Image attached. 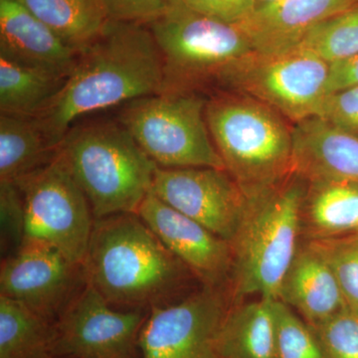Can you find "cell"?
<instances>
[{"label":"cell","mask_w":358,"mask_h":358,"mask_svg":"<svg viewBox=\"0 0 358 358\" xmlns=\"http://www.w3.org/2000/svg\"><path fill=\"white\" fill-rule=\"evenodd\" d=\"M164 83L162 54L148 26L108 20L78 53L62 89L35 117L59 148L80 117L162 93Z\"/></svg>","instance_id":"obj_1"},{"label":"cell","mask_w":358,"mask_h":358,"mask_svg":"<svg viewBox=\"0 0 358 358\" xmlns=\"http://www.w3.org/2000/svg\"><path fill=\"white\" fill-rule=\"evenodd\" d=\"M83 268L90 286L122 310L171 305L197 280L136 213L96 219Z\"/></svg>","instance_id":"obj_2"},{"label":"cell","mask_w":358,"mask_h":358,"mask_svg":"<svg viewBox=\"0 0 358 358\" xmlns=\"http://www.w3.org/2000/svg\"><path fill=\"white\" fill-rule=\"evenodd\" d=\"M305 179L296 173L248 197L231 240L232 268L227 291L233 303L249 296L278 299L282 279L298 251Z\"/></svg>","instance_id":"obj_3"},{"label":"cell","mask_w":358,"mask_h":358,"mask_svg":"<svg viewBox=\"0 0 358 358\" xmlns=\"http://www.w3.org/2000/svg\"><path fill=\"white\" fill-rule=\"evenodd\" d=\"M205 117L226 171L247 197L294 173L292 127L277 110L251 96L215 91Z\"/></svg>","instance_id":"obj_4"},{"label":"cell","mask_w":358,"mask_h":358,"mask_svg":"<svg viewBox=\"0 0 358 358\" xmlns=\"http://www.w3.org/2000/svg\"><path fill=\"white\" fill-rule=\"evenodd\" d=\"M58 154L86 195L95 220L136 213L152 192L157 166L121 122L72 127Z\"/></svg>","instance_id":"obj_5"},{"label":"cell","mask_w":358,"mask_h":358,"mask_svg":"<svg viewBox=\"0 0 358 358\" xmlns=\"http://www.w3.org/2000/svg\"><path fill=\"white\" fill-rule=\"evenodd\" d=\"M207 100L202 92H162L124 103L117 121L157 166L226 169L207 126Z\"/></svg>","instance_id":"obj_6"},{"label":"cell","mask_w":358,"mask_h":358,"mask_svg":"<svg viewBox=\"0 0 358 358\" xmlns=\"http://www.w3.org/2000/svg\"><path fill=\"white\" fill-rule=\"evenodd\" d=\"M148 26L164 63L162 92L203 93L226 66L254 51L236 25L192 10L180 0Z\"/></svg>","instance_id":"obj_7"},{"label":"cell","mask_w":358,"mask_h":358,"mask_svg":"<svg viewBox=\"0 0 358 358\" xmlns=\"http://www.w3.org/2000/svg\"><path fill=\"white\" fill-rule=\"evenodd\" d=\"M329 64L301 48L252 51L226 66L211 86L256 99L293 124L315 117L327 96Z\"/></svg>","instance_id":"obj_8"},{"label":"cell","mask_w":358,"mask_h":358,"mask_svg":"<svg viewBox=\"0 0 358 358\" xmlns=\"http://www.w3.org/2000/svg\"><path fill=\"white\" fill-rule=\"evenodd\" d=\"M24 205V240L43 242L83 264L93 231L88 199L62 157L14 183Z\"/></svg>","instance_id":"obj_9"},{"label":"cell","mask_w":358,"mask_h":358,"mask_svg":"<svg viewBox=\"0 0 358 358\" xmlns=\"http://www.w3.org/2000/svg\"><path fill=\"white\" fill-rule=\"evenodd\" d=\"M227 288L203 286L180 301L152 308L138 338L141 358H212L229 310Z\"/></svg>","instance_id":"obj_10"},{"label":"cell","mask_w":358,"mask_h":358,"mask_svg":"<svg viewBox=\"0 0 358 358\" xmlns=\"http://www.w3.org/2000/svg\"><path fill=\"white\" fill-rule=\"evenodd\" d=\"M150 310H122L87 282L55 326L56 358H134Z\"/></svg>","instance_id":"obj_11"},{"label":"cell","mask_w":358,"mask_h":358,"mask_svg":"<svg viewBox=\"0 0 358 358\" xmlns=\"http://www.w3.org/2000/svg\"><path fill=\"white\" fill-rule=\"evenodd\" d=\"M86 285L83 264L73 262L43 242L24 240L15 253L1 260L0 296L52 322Z\"/></svg>","instance_id":"obj_12"},{"label":"cell","mask_w":358,"mask_h":358,"mask_svg":"<svg viewBox=\"0 0 358 358\" xmlns=\"http://www.w3.org/2000/svg\"><path fill=\"white\" fill-rule=\"evenodd\" d=\"M150 192L229 242L248 204L236 180L226 169L215 167L157 166Z\"/></svg>","instance_id":"obj_13"},{"label":"cell","mask_w":358,"mask_h":358,"mask_svg":"<svg viewBox=\"0 0 358 358\" xmlns=\"http://www.w3.org/2000/svg\"><path fill=\"white\" fill-rule=\"evenodd\" d=\"M136 214L202 286L227 288L232 268L229 241L176 211L152 192Z\"/></svg>","instance_id":"obj_14"},{"label":"cell","mask_w":358,"mask_h":358,"mask_svg":"<svg viewBox=\"0 0 358 358\" xmlns=\"http://www.w3.org/2000/svg\"><path fill=\"white\" fill-rule=\"evenodd\" d=\"M358 3V0H278L258 6L236 24L254 51L292 50L315 26Z\"/></svg>","instance_id":"obj_15"},{"label":"cell","mask_w":358,"mask_h":358,"mask_svg":"<svg viewBox=\"0 0 358 358\" xmlns=\"http://www.w3.org/2000/svg\"><path fill=\"white\" fill-rule=\"evenodd\" d=\"M78 52L15 0H0V57L68 78Z\"/></svg>","instance_id":"obj_16"},{"label":"cell","mask_w":358,"mask_h":358,"mask_svg":"<svg viewBox=\"0 0 358 358\" xmlns=\"http://www.w3.org/2000/svg\"><path fill=\"white\" fill-rule=\"evenodd\" d=\"M294 173L305 180L358 183V136L320 117L292 126Z\"/></svg>","instance_id":"obj_17"},{"label":"cell","mask_w":358,"mask_h":358,"mask_svg":"<svg viewBox=\"0 0 358 358\" xmlns=\"http://www.w3.org/2000/svg\"><path fill=\"white\" fill-rule=\"evenodd\" d=\"M278 300L296 310L310 326L348 308L333 271L308 241L299 246L282 279Z\"/></svg>","instance_id":"obj_18"},{"label":"cell","mask_w":358,"mask_h":358,"mask_svg":"<svg viewBox=\"0 0 358 358\" xmlns=\"http://www.w3.org/2000/svg\"><path fill=\"white\" fill-rule=\"evenodd\" d=\"M301 207V236L329 239L358 233V183L307 181Z\"/></svg>","instance_id":"obj_19"},{"label":"cell","mask_w":358,"mask_h":358,"mask_svg":"<svg viewBox=\"0 0 358 358\" xmlns=\"http://www.w3.org/2000/svg\"><path fill=\"white\" fill-rule=\"evenodd\" d=\"M273 300L259 298L232 303L224 317L215 343L221 358L275 357Z\"/></svg>","instance_id":"obj_20"},{"label":"cell","mask_w":358,"mask_h":358,"mask_svg":"<svg viewBox=\"0 0 358 358\" xmlns=\"http://www.w3.org/2000/svg\"><path fill=\"white\" fill-rule=\"evenodd\" d=\"M35 117L0 115V181L16 183L58 155Z\"/></svg>","instance_id":"obj_21"},{"label":"cell","mask_w":358,"mask_h":358,"mask_svg":"<svg viewBox=\"0 0 358 358\" xmlns=\"http://www.w3.org/2000/svg\"><path fill=\"white\" fill-rule=\"evenodd\" d=\"M0 358H56L54 322L0 296Z\"/></svg>","instance_id":"obj_22"},{"label":"cell","mask_w":358,"mask_h":358,"mask_svg":"<svg viewBox=\"0 0 358 358\" xmlns=\"http://www.w3.org/2000/svg\"><path fill=\"white\" fill-rule=\"evenodd\" d=\"M67 78L0 57V114L36 117Z\"/></svg>","instance_id":"obj_23"},{"label":"cell","mask_w":358,"mask_h":358,"mask_svg":"<svg viewBox=\"0 0 358 358\" xmlns=\"http://www.w3.org/2000/svg\"><path fill=\"white\" fill-rule=\"evenodd\" d=\"M79 52L109 20L99 0H15Z\"/></svg>","instance_id":"obj_24"},{"label":"cell","mask_w":358,"mask_h":358,"mask_svg":"<svg viewBox=\"0 0 358 358\" xmlns=\"http://www.w3.org/2000/svg\"><path fill=\"white\" fill-rule=\"evenodd\" d=\"M294 48L312 52L329 64L357 55L358 3L315 26Z\"/></svg>","instance_id":"obj_25"},{"label":"cell","mask_w":358,"mask_h":358,"mask_svg":"<svg viewBox=\"0 0 358 358\" xmlns=\"http://www.w3.org/2000/svg\"><path fill=\"white\" fill-rule=\"evenodd\" d=\"M275 357L327 358L312 327L282 301L273 300Z\"/></svg>","instance_id":"obj_26"},{"label":"cell","mask_w":358,"mask_h":358,"mask_svg":"<svg viewBox=\"0 0 358 358\" xmlns=\"http://www.w3.org/2000/svg\"><path fill=\"white\" fill-rule=\"evenodd\" d=\"M306 241L312 245L329 264L346 306L358 313V233Z\"/></svg>","instance_id":"obj_27"},{"label":"cell","mask_w":358,"mask_h":358,"mask_svg":"<svg viewBox=\"0 0 358 358\" xmlns=\"http://www.w3.org/2000/svg\"><path fill=\"white\" fill-rule=\"evenodd\" d=\"M327 358H358V313L346 308L310 326Z\"/></svg>","instance_id":"obj_28"},{"label":"cell","mask_w":358,"mask_h":358,"mask_svg":"<svg viewBox=\"0 0 358 358\" xmlns=\"http://www.w3.org/2000/svg\"><path fill=\"white\" fill-rule=\"evenodd\" d=\"M25 216L17 185L0 181V242L2 259L13 255L24 241Z\"/></svg>","instance_id":"obj_29"},{"label":"cell","mask_w":358,"mask_h":358,"mask_svg":"<svg viewBox=\"0 0 358 358\" xmlns=\"http://www.w3.org/2000/svg\"><path fill=\"white\" fill-rule=\"evenodd\" d=\"M176 0H99L108 20L148 25L159 20Z\"/></svg>","instance_id":"obj_30"},{"label":"cell","mask_w":358,"mask_h":358,"mask_svg":"<svg viewBox=\"0 0 358 358\" xmlns=\"http://www.w3.org/2000/svg\"><path fill=\"white\" fill-rule=\"evenodd\" d=\"M317 117L331 126L358 136V87L324 96Z\"/></svg>","instance_id":"obj_31"},{"label":"cell","mask_w":358,"mask_h":358,"mask_svg":"<svg viewBox=\"0 0 358 358\" xmlns=\"http://www.w3.org/2000/svg\"><path fill=\"white\" fill-rule=\"evenodd\" d=\"M192 10L236 25L246 20L258 6L256 0H180Z\"/></svg>","instance_id":"obj_32"},{"label":"cell","mask_w":358,"mask_h":358,"mask_svg":"<svg viewBox=\"0 0 358 358\" xmlns=\"http://www.w3.org/2000/svg\"><path fill=\"white\" fill-rule=\"evenodd\" d=\"M358 87V54L329 64L327 95Z\"/></svg>","instance_id":"obj_33"},{"label":"cell","mask_w":358,"mask_h":358,"mask_svg":"<svg viewBox=\"0 0 358 358\" xmlns=\"http://www.w3.org/2000/svg\"><path fill=\"white\" fill-rule=\"evenodd\" d=\"M258 6H264V4L272 3V2L278 1V0H256Z\"/></svg>","instance_id":"obj_34"},{"label":"cell","mask_w":358,"mask_h":358,"mask_svg":"<svg viewBox=\"0 0 358 358\" xmlns=\"http://www.w3.org/2000/svg\"><path fill=\"white\" fill-rule=\"evenodd\" d=\"M212 358H221V357H217V355H215V357H213Z\"/></svg>","instance_id":"obj_35"}]
</instances>
